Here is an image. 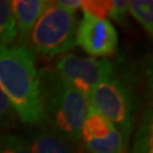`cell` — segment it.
Masks as SVG:
<instances>
[{
	"mask_svg": "<svg viewBox=\"0 0 153 153\" xmlns=\"http://www.w3.org/2000/svg\"><path fill=\"white\" fill-rule=\"evenodd\" d=\"M0 90L22 123H42L40 76L28 48L18 44L0 47Z\"/></svg>",
	"mask_w": 153,
	"mask_h": 153,
	"instance_id": "cell-1",
	"label": "cell"
},
{
	"mask_svg": "<svg viewBox=\"0 0 153 153\" xmlns=\"http://www.w3.org/2000/svg\"><path fill=\"white\" fill-rule=\"evenodd\" d=\"M39 76L43 125L68 144L77 145L81 142V131L88 112V99L55 71L44 69Z\"/></svg>",
	"mask_w": 153,
	"mask_h": 153,
	"instance_id": "cell-2",
	"label": "cell"
},
{
	"mask_svg": "<svg viewBox=\"0 0 153 153\" xmlns=\"http://www.w3.org/2000/svg\"><path fill=\"white\" fill-rule=\"evenodd\" d=\"M88 105L105 117L129 141L136 116V99L125 76L115 71L102 79L88 97Z\"/></svg>",
	"mask_w": 153,
	"mask_h": 153,
	"instance_id": "cell-3",
	"label": "cell"
},
{
	"mask_svg": "<svg viewBox=\"0 0 153 153\" xmlns=\"http://www.w3.org/2000/svg\"><path fill=\"white\" fill-rule=\"evenodd\" d=\"M77 19L75 14L48 1L30 35L27 48L40 55H60L76 45Z\"/></svg>",
	"mask_w": 153,
	"mask_h": 153,
	"instance_id": "cell-4",
	"label": "cell"
},
{
	"mask_svg": "<svg viewBox=\"0 0 153 153\" xmlns=\"http://www.w3.org/2000/svg\"><path fill=\"white\" fill-rule=\"evenodd\" d=\"M114 71L115 66L108 59L79 57L74 53L60 57L55 67L56 73L86 99L93 88Z\"/></svg>",
	"mask_w": 153,
	"mask_h": 153,
	"instance_id": "cell-5",
	"label": "cell"
},
{
	"mask_svg": "<svg viewBox=\"0 0 153 153\" xmlns=\"http://www.w3.org/2000/svg\"><path fill=\"white\" fill-rule=\"evenodd\" d=\"M81 142L88 153L128 152V140L111 121L90 105L81 131Z\"/></svg>",
	"mask_w": 153,
	"mask_h": 153,
	"instance_id": "cell-6",
	"label": "cell"
},
{
	"mask_svg": "<svg viewBox=\"0 0 153 153\" xmlns=\"http://www.w3.org/2000/svg\"><path fill=\"white\" fill-rule=\"evenodd\" d=\"M76 44L94 57H107L118 48V33L109 19H98L83 14L77 23Z\"/></svg>",
	"mask_w": 153,
	"mask_h": 153,
	"instance_id": "cell-7",
	"label": "cell"
},
{
	"mask_svg": "<svg viewBox=\"0 0 153 153\" xmlns=\"http://www.w3.org/2000/svg\"><path fill=\"white\" fill-rule=\"evenodd\" d=\"M47 0H13L9 1L15 21L18 45L27 48L33 26L47 6Z\"/></svg>",
	"mask_w": 153,
	"mask_h": 153,
	"instance_id": "cell-8",
	"label": "cell"
},
{
	"mask_svg": "<svg viewBox=\"0 0 153 153\" xmlns=\"http://www.w3.org/2000/svg\"><path fill=\"white\" fill-rule=\"evenodd\" d=\"M32 153H74L71 144L41 124L27 141Z\"/></svg>",
	"mask_w": 153,
	"mask_h": 153,
	"instance_id": "cell-9",
	"label": "cell"
},
{
	"mask_svg": "<svg viewBox=\"0 0 153 153\" xmlns=\"http://www.w3.org/2000/svg\"><path fill=\"white\" fill-rule=\"evenodd\" d=\"M128 13L146 31L150 36L153 34V1L151 0H131L127 1Z\"/></svg>",
	"mask_w": 153,
	"mask_h": 153,
	"instance_id": "cell-10",
	"label": "cell"
},
{
	"mask_svg": "<svg viewBox=\"0 0 153 153\" xmlns=\"http://www.w3.org/2000/svg\"><path fill=\"white\" fill-rule=\"evenodd\" d=\"M15 40L16 27L9 1L0 0V47H10Z\"/></svg>",
	"mask_w": 153,
	"mask_h": 153,
	"instance_id": "cell-11",
	"label": "cell"
},
{
	"mask_svg": "<svg viewBox=\"0 0 153 153\" xmlns=\"http://www.w3.org/2000/svg\"><path fill=\"white\" fill-rule=\"evenodd\" d=\"M131 153H152V115L150 112L143 117Z\"/></svg>",
	"mask_w": 153,
	"mask_h": 153,
	"instance_id": "cell-12",
	"label": "cell"
},
{
	"mask_svg": "<svg viewBox=\"0 0 153 153\" xmlns=\"http://www.w3.org/2000/svg\"><path fill=\"white\" fill-rule=\"evenodd\" d=\"M0 153H32L27 140L0 131Z\"/></svg>",
	"mask_w": 153,
	"mask_h": 153,
	"instance_id": "cell-13",
	"label": "cell"
},
{
	"mask_svg": "<svg viewBox=\"0 0 153 153\" xmlns=\"http://www.w3.org/2000/svg\"><path fill=\"white\" fill-rule=\"evenodd\" d=\"M111 8V0H82L83 14L98 19H108Z\"/></svg>",
	"mask_w": 153,
	"mask_h": 153,
	"instance_id": "cell-14",
	"label": "cell"
},
{
	"mask_svg": "<svg viewBox=\"0 0 153 153\" xmlns=\"http://www.w3.org/2000/svg\"><path fill=\"white\" fill-rule=\"evenodd\" d=\"M15 112L11 108L10 102L0 90V131L11 127L14 124Z\"/></svg>",
	"mask_w": 153,
	"mask_h": 153,
	"instance_id": "cell-15",
	"label": "cell"
},
{
	"mask_svg": "<svg viewBox=\"0 0 153 153\" xmlns=\"http://www.w3.org/2000/svg\"><path fill=\"white\" fill-rule=\"evenodd\" d=\"M128 15L127 1L125 0H111V8H110L109 17L114 22L124 25Z\"/></svg>",
	"mask_w": 153,
	"mask_h": 153,
	"instance_id": "cell-16",
	"label": "cell"
},
{
	"mask_svg": "<svg viewBox=\"0 0 153 153\" xmlns=\"http://www.w3.org/2000/svg\"><path fill=\"white\" fill-rule=\"evenodd\" d=\"M56 2L58 6H60L61 8L71 11L73 14H75V11L78 8H81V5H82V0H58Z\"/></svg>",
	"mask_w": 153,
	"mask_h": 153,
	"instance_id": "cell-17",
	"label": "cell"
}]
</instances>
